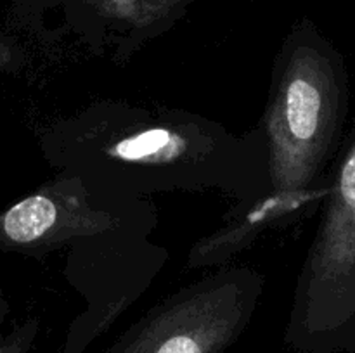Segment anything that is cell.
I'll use <instances>...</instances> for the list:
<instances>
[{"label": "cell", "mask_w": 355, "mask_h": 353, "mask_svg": "<svg viewBox=\"0 0 355 353\" xmlns=\"http://www.w3.org/2000/svg\"><path fill=\"white\" fill-rule=\"evenodd\" d=\"M55 172L132 196L220 192L246 204L266 189L267 151L257 125L236 134L220 121L165 104L101 99L38 134Z\"/></svg>", "instance_id": "1"}, {"label": "cell", "mask_w": 355, "mask_h": 353, "mask_svg": "<svg viewBox=\"0 0 355 353\" xmlns=\"http://www.w3.org/2000/svg\"><path fill=\"white\" fill-rule=\"evenodd\" d=\"M338 55L312 23L295 24L281 44L266 109L259 121L267 151L266 189L246 204H232L222 224L189 249L191 270L218 269L252 248L263 234L288 227L328 196L321 185L343 116Z\"/></svg>", "instance_id": "2"}, {"label": "cell", "mask_w": 355, "mask_h": 353, "mask_svg": "<svg viewBox=\"0 0 355 353\" xmlns=\"http://www.w3.org/2000/svg\"><path fill=\"white\" fill-rule=\"evenodd\" d=\"M283 338L297 353L355 350V141L329 185Z\"/></svg>", "instance_id": "3"}, {"label": "cell", "mask_w": 355, "mask_h": 353, "mask_svg": "<svg viewBox=\"0 0 355 353\" xmlns=\"http://www.w3.org/2000/svg\"><path fill=\"white\" fill-rule=\"evenodd\" d=\"M266 275L224 265L149 308L104 353H225L252 324Z\"/></svg>", "instance_id": "4"}, {"label": "cell", "mask_w": 355, "mask_h": 353, "mask_svg": "<svg viewBox=\"0 0 355 353\" xmlns=\"http://www.w3.org/2000/svg\"><path fill=\"white\" fill-rule=\"evenodd\" d=\"M158 224L87 232L64 249L62 275L85 308L69 322L58 353H85L137 303L168 263V249L153 241Z\"/></svg>", "instance_id": "5"}, {"label": "cell", "mask_w": 355, "mask_h": 353, "mask_svg": "<svg viewBox=\"0 0 355 353\" xmlns=\"http://www.w3.org/2000/svg\"><path fill=\"white\" fill-rule=\"evenodd\" d=\"M158 221L151 197L116 192L76 173L55 172L0 213V248L45 258L64 251L87 232Z\"/></svg>", "instance_id": "6"}, {"label": "cell", "mask_w": 355, "mask_h": 353, "mask_svg": "<svg viewBox=\"0 0 355 353\" xmlns=\"http://www.w3.org/2000/svg\"><path fill=\"white\" fill-rule=\"evenodd\" d=\"M200 0H17V21L45 48H80L125 66Z\"/></svg>", "instance_id": "7"}, {"label": "cell", "mask_w": 355, "mask_h": 353, "mask_svg": "<svg viewBox=\"0 0 355 353\" xmlns=\"http://www.w3.org/2000/svg\"><path fill=\"white\" fill-rule=\"evenodd\" d=\"M9 311L6 300L0 294V353H30L40 334V318L30 317L3 331V320Z\"/></svg>", "instance_id": "8"}, {"label": "cell", "mask_w": 355, "mask_h": 353, "mask_svg": "<svg viewBox=\"0 0 355 353\" xmlns=\"http://www.w3.org/2000/svg\"><path fill=\"white\" fill-rule=\"evenodd\" d=\"M24 66V52L9 40H0V69L16 73Z\"/></svg>", "instance_id": "9"}]
</instances>
